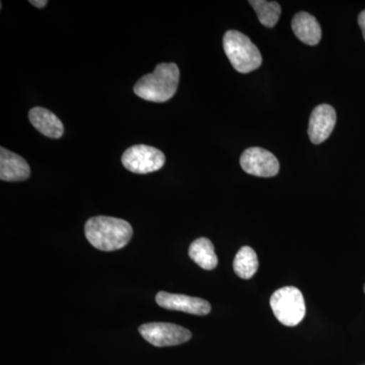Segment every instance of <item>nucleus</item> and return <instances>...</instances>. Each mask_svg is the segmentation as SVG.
I'll return each instance as SVG.
<instances>
[{"mask_svg":"<svg viewBox=\"0 0 365 365\" xmlns=\"http://www.w3.org/2000/svg\"><path fill=\"white\" fill-rule=\"evenodd\" d=\"M85 234L96 249L112 252L123 249L130 242L133 228L121 218L95 216L86 222Z\"/></svg>","mask_w":365,"mask_h":365,"instance_id":"obj_1","label":"nucleus"},{"mask_svg":"<svg viewBox=\"0 0 365 365\" xmlns=\"http://www.w3.org/2000/svg\"><path fill=\"white\" fill-rule=\"evenodd\" d=\"M180 71L175 63H160L153 73L143 76L133 91L148 102L165 103L174 97L179 86Z\"/></svg>","mask_w":365,"mask_h":365,"instance_id":"obj_2","label":"nucleus"},{"mask_svg":"<svg viewBox=\"0 0 365 365\" xmlns=\"http://www.w3.org/2000/svg\"><path fill=\"white\" fill-rule=\"evenodd\" d=\"M223 49L230 64L241 73H249L262 64L261 53L257 46L239 31H227L223 37Z\"/></svg>","mask_w":365,"mask_h":365,"instance_id":"obj_3","label":"nucleus"},{"mask_svg":"<svg viewBox=\"0 0 365 365\" xmlns=\"http://www.w3.org/2000/svg\"><path fill=\"white\" fill-rule=\"evenodd\" d=\"M270 306L276 319L284 326H297L306 317L304 295L297 287H287L276 290L271 297Z\"/></svg>","mask_w":365,"mask_h":365,"instance_id":"obj_4","label":"nucleus"},{"mask_svg":"<svg viewBox=\"0 0 365 365\" xmlns=\"http://www.w3.org/2000/svg\"><path fill=\"white\" fill-rule=\"evenodd\" d=\"M165 163V155L153 146L134 145L125 150L122 163L126 170L134 174L145 175L162 169Z\"/></svg>","mask_w":365,"mask_h":365,"instance_id":"obj_5","label":"nucleus"},{"mask_svg":"<svg viewBox=\"0 0 365 365\" xmlns=\"http://www.w3.org/2000/svg\"><path fill=\"white\" fill-rule=\"evenodd\" d=\"M141 336L155 347H170L188 342L192 333L188 329L170 323H148L139 327Z\"/></svg>","mask_w":365,"mask_h":365,"instance_id":"obj_6","label":"nucleus"},{"mask_svg":"<svg viewBox=\"0 0 365 365\" xmlns=\"http://www.w3.org/2000/svg\"><path fill=\"white\" fill-rule=\"evenodd\" d=\"M242 169L256 177L271 178L279 172V162L273 153L261 148H248L240 158Z\"/></svg>","mask_w":365,"mask_h":365,"instance_id":"obj_7","label":"nucleus"},{"mask_svg":"<svg viewBox=\"0 0 365 365\" xmlns=\"http://www.w3.org/2000/svg\"><path fill=\"white\" fill-rule=\"evenodd\" d=\"M155 300L158 306L170 311L182 312L195 316H207L211 312L210 304L200 297L160 292L157 294Z\"/></svg>","mask_w":365,"mask_h":365,"instance_id":"obj_8","label":"nucleus"},{"mask_svg":"<svg viewBox=\"0 0 365 365\" xmlns=\"http://www.w3.org/2000/svg\"><path fill=\"white\" fill-rule=\"evenodd\" d=\"M337 115L332 106L323 104L314 108L309 118V136L312 143L319 144L330 137L334 130Z\"/></svg>","mask_w":365,"mask_h":365,"instance_id":"obj_9","label":"nucleus"},{"mask_svg":"<svg viewBox=\"0 0 365 365\" xmlns=\"http://www.w3.org/2000/svg\"><path fill=\"white\" fill-rule=\"evenodd\" d=\"M31 169L25 158L6 148H0V179L4 182L25 181Z\"/></svg>","mask_w":365,"mask_h":365,"instance_id":"obj_10","label":"nucleus"},{"mask_svg":"<svg viewBox=\"0 0 365 365\" xmlns=\"http://www.w3.org/2000/svg\"><path fill=\"white\" fill-rule=\"evenodd\" d=\"M29 119L33 126L43 135L50 138H60L63 135V124L54 113L45 108H33L29 113Z\"/></svg>","mask_w":365,"mask_h":365,"instance_id":"obj_11","label":"nucleus"},{"mask_svg":"<svg viewBox=\"0 0 365 365\" xmlns=\"http://www.w3.org/2000/svg\"><path fill=\"white\" fill-rule=\"evenodd\" d=\"M292 31L297 39L309 46L318 45L322 39V29L314 16L302 11L292 21Z\"/></svg>","mask_w":365,"mask_h":365,"instance_id":"obj_12","label":"nucleus"},{"mask_svg":"<svg viewBox=\"0 0 365 365\" xmlns=\"http://www.w3.org/2000/svg\"><path fill=\"white\" fill-rule=\"evenodd\" d=\"M189 256L199 267L204 270H213L218 264L215 246L210 240L200 237L192 242L189 249Z\"/></svg>","mask_w":365,"mask_h":365,"instance_id":"obj_13","label":"nucleus"},{"mask_svg":"<svg viewBox=\"0 0 365 365\" xmlns=\"http://www.w3.org/2000/svg\"><path fill=\"white\" fill-rule=\"evenodd\" d=\"M259 268V260L256 252L250 247H242L235 255L234 270L242 279L253 277Z\"/></svg>","mask_w":365,"mask_h":365,"instance_id":"obj_14","label":"nucleus"},{"mask_svg":"<svg viewBox=\"0 0 365 365\" xmlns=\"http://www.w3.org/2000/svg\"><path fill=\"white\" fill-rule=\"evenodd\" d=\"M249 4L253 6L262 25L273 28L279 21L281 7L276 1L266 0H251Z\"/></svg>","mask_w":365,"mask_h":365,"instance_id":"obj_15","label":"nucleus"},{"mask_svg":"<svg viewBox=\"0 0 365 365\" xmlns=\"http://www.w3.org/2000/svg\"><path fill=\"white\" fill-rule=\"evenodd\" d=\"M359 25L362 31V35H364L365 41V11H361L359 16Z\"/></svg>","mask_w":365,"mask_h":365,"instance_id":"obj_16","label":"nucleus"},{"mask_svg":"<svg viewBox=\"0 0 365 365\" xmlns=\"http://www.w3.org/2000/svg\"><path fill=\"white\" fill-rule=\"evenodd\" d=\"M30 4H33L34 6L42 9V7L46 6V4H48V1L47 0H31Z\"/></svg>","mask_w":365,"mask_h":365,"instance_id":"obj_17","label":"nucleus"},{"mask_svg":"<svg viewBox=\"0 0 365 365\" xmlns=\"http://www.w3.org/2000/svg\"><path fill=\"white\" fill-rule=\"evenodd\" d=\"M364 294H365V285H364Z\"/></svg>","mask_w":365,"mask_h":365,"instance_id":"obj_18","label":"nucleus"}]
</instances>
